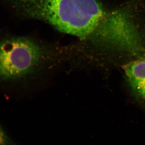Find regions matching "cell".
I'll list each match as a JSON object with an SVG mask.
<instances>
[{"mask_svg":"<svg viewBox=\"0 0 145 145\" xmlns=\"http://www.w3.org/2000/svg\"><path fill=\"white\" fill-rule=\"evenodd\" d=\"M24 16L44 21L64 33L90 36L104 16L96 0H4Z\"/></svg>","mask_w":145,"mask_h":145,"instance_id":"1","label":"cell"},{"mask_svg":"<svg viewBox=\"0 0 145 145\" xmlns=\"http://www.w3.org/2000/svg\"><path fill=\"white\" fill-rule=\"evenodd\" d=\"M41 48L31 40L13 38L0 41V82L26 77L42 62Z\"/></svg>","mask_w":145,"mask_h":145,"instance_id":"2","label":"cell"},{"mask_svg":"<svg viewBox=\"0 0 145 145\" xmlns=\"http://www.w3.org/2000/svg\"><path fill=\"white\" fill-rule=\"evenodd\" d=\"M96 44L132 54L143 52L142 39L129 13L114 10L103 17L91 35Z\"/></svg>","mask_w":145,"mask_h":145,"instance_id":"3","label":"cell"},{"mask_svg":"<svg viewBox=\"0 0 145 145\" xmlns=\"http://www.w3.org/2000/svg\"><path fill=\"white\" fill-rule=\"evenodd\" d=\"M123 68L131 86L145 100V59L131 62Z\"/></svg>","mask_w":145,"mask_h":145,"instance_id":"4","label":"cell"},{"mask_svg":"<svg viewBox=\"0 0 145 145\" xmlns=\"http://www.w3.org/2000/svg\"><path fill=\"white\" fill-rule=\"evenodd\" d=\"M0 145H16L0 126Z\"/></svg>","mask_w":145,"mask_h":145,"instance_id":"5","label":"cell"}]
</instances>
